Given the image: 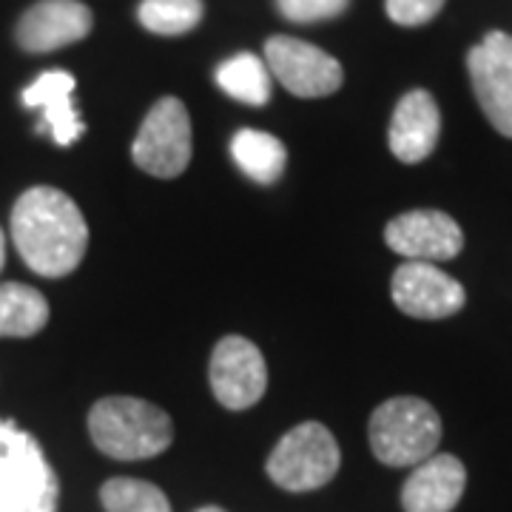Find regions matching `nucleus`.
<instances>
[{
    "label": "nucleus",
    "mask_w": 512,
    "mask_h": 512,
    "mask_svg": "<svg viewBox=\"0 0 512 512\" xmlns=\"http://www.w3.org/2000/svg\"><path fill=\"white\" fill-rule=\"evenodd\" d=\"M12 239L35 274L66 276L86 256L89 225L69 194L37 185L12 208Z\"/></svg>",
    "instance_id": "1"
},
{
    "label": "nucleus",
    "mask_w": 512,
    "mask_h": 512,
    "mask_svg": "<svg viewBox=\"0 0 512 512\" xmlns=\"http://www.w3.org/2000/svg\"><path fill=\"white\" fill-rule=\"evenodd\" d=\"M89 433L100 453L120 461L160 456L174 441V427L165 410L131 396H111L94 404Z\"/></svg>",
    "instance_id": "2"
},
{
    "label": "nucleus",
    "mask_w": 512,
    "mask_h": 512,
    "mask_svg": "<svg viewBox=\"0 0 512 512\" xmlns=\"http://www.w3.org/2000/svg\"><path fill=\"white\" fill-rule=\"evenodd\" d=\"M55 470L40 444L15 421L0 419V512H57Z\"/></svg>",
    "instance_id": "3"
},
{
    "label": "nucleus",
    "mask_w": 512,
    "mask_h": 512,
    "mask_svg": "<svg viewBox=\"0 0 512 512\" xmlns=\"http://www.w3.org/2000/svg\"><path fill=\"white\" fill-rule=\"evenodd\" d=\"M370 450L387 467H413L436 453L441 441L439 413L413 396L390 399L370 416Z\"/></svg>",
    "instance_id": "4"
},
{
    "label": "nucleus",
    "mask_w": 512,
    "mask_h": 512,
    "mask_svg": "<svg viewBox=\"0 0 512 512\" xmlns=\"http://www.w3.org/2000/svg\"><path fill=\"white\" fill-rule=\"evenodd\" d=\"M339 444L325 424L305 421L276 441L268 456V476L288 493H308L325 487L339 470Z\"/></svg>",
    "instance_id": "5"
},
{
    "label": "nucleus",
    "mask_w": 512,
    "mask_h": 512,
    "mask_svg": "<svg viewBox=\"0 0 512 512\" xmlns=\"http://www.w3.org/2000/svg\"><path fill=\"white\" fill-rule=\"evenodd\" d=\"M131 157L151 177L171 180L191 160V120L177 97L157 100L134 137Z\"/></svg>",
    "instance_id": "6"
},
{
    "label": "nucleus",
    "mask_w": 512,
    "mask_h": 512,
    "mask_svg": "<svg viewBox=\"0 0 512 512\" xmlns=\"http://www.w3.org/2000/svg\"><path fill=\"white\" fill-rule=\"evenodd\" d=\"M265 66L288 92L308 100L339 92L345 80L336 57L296 37H271L265 43Z\"/></svg>",
    "instance_id": "7"
},
{
    "label": "nucleus",
    "mask_w": 512,
    "mask_h": 512,
    "mask_svg": "<svg viewBox=\"0 0 512 512\" xmlns=\"http://www.w3.org/2000/svg\"><path fill=\"white\" fill-rule=\"evenodd\" d=\"M467 69L481 111L495 131L512 137V35L490 32L470 49Z\"/></svg>",
    "instance_id": "8"
},
{
    "label": "nucleus",
    "mask_w": 512,
    "mask_h": 512,
    "mask_svg": "<svg viewBox=\"0 0 512 512\" xmlns=\"http://www.w3.org/2000/svg\"><path fill=\"white\" fill-rule=\"evenodd\" d=\"M211 390L228 410L254 407L268 390V367L251 339L225 336L211 353Z\"/></svg>",
    "instance_id": "9"
},
{
    "label": "nucleus",
    "mask_w": 512,
    "mask_h": 512,
    "mask_svg": "<svg viewBox=\"0 0 512 512\" xmlns=\"http://www.w3.org/2000/svg\"><path fill=\"white\" fill-rule=\"evenodd\" d=\"M396 308L416 319H444L464 308L467 293L461 282L439 271L433 262H404L393 274Z\"/></svg>",
    "instance_id": "10"
},
{
    "label": "nucleus",
    "mask_w": 512,
    "mask_h": 512,
    "mask_svg": "<svg viewBox=\"0 0 512 512\" xmlns=\"http://www.w3.org/2000/svg\"><path fill=\"white\" fill-rule=\"evenodd\" d=\"M384 242L390 251L413 262H444L461 254L464 234L450 214L419 208L390 220L384 231Z\"/></svg>",
    "instance_id": "11"
},
{
    "label": "nucleus",
    "mask_w": 512,
    "mask_h": 512,
    "mask_svg": "<svg viewBox=\"0 0 512 512\" xmlns=\"http://www.w3.org/2000/svg\"><path fill=\"white\" fill-rule=\"evenodd\" d=\"M92 9L80 0H40L23 12L15 29V40L23 52L46 55L72 46L92 32Z\"/></svg>",
    "instance_id": "12"
},
{
    "label": "nucleus",
    "mask_w": 512,
    "mask_h": 512,
    "mask_svg": "<svg viewBox=\"0 0 512 512\" xmlns=\"http://www.w3.org/2000/svg\"><path fill=\"white\" fill-rule=\"evenodd\" d=\"M439 134L441 111L433 94L424 89L404 94L390 120V151L407 165L421 163L433 154Z\"/></svg>",
    "instance_id": "13"
},
{
    "label": "nucleus",
    "mask_w": 512,
    "mask_h": 512,
    "mask_svg": "<svg viewBox=\"0 0 512 512\" xmlns=\"http://www.w3.org/2000/svg\"><path fill=\"white\" fill-rule=\"evenodd\" d=\"M467 487V470L456 456H430L404 481V512H453Z\"/></svg>",
    "instance_id": "14"
},
{
    "label": "nucleus",
    "mask_w": 512,
    "mask_h": 512,
    "mask_svg": "<svg viewBox=\"0 0 512 512\" xmlns=\"http://www.w3.org/2000/svg\"><path fill=\"white\" fill-rule=\"evenodd\" d=\"M74 77L69 72H46L32 86L23 89V106L43 111V123L37 131H49L57 146H72L86 131L80 114L74 109Z\"/></svg>",
    "instance_id": "15"
},
{
    "label": "nucleus",
    "mask_w": 512,
    "mask_h": 512,
    "mask_svg": "<svg viewBox=\"0 0 512 512\" xmlns=\"http://www.w3.org/2000/svg\"><path fill=\"white\" fill-rule=\"evenodd\" d=\"M234 163L256 183L271 185L282 177L285 163H288V151L268 131H254V128H242L237 131L234 143H231Z\"/></svg>",
    "instance_id": "16"
},
{
    "label": "nucleus",
    "mask_w": 512,
    "mask_h": 512,
    "mask_svg": "<svg viewBox=\"0 0 512 512\" xmlns=\"http://www.w3.org/2000/svg\"><path fill=\"white\" fill-rule=\"evenodd\" d=\"M46 322L49 302L43 299V293L20 282L0 285V336H35L37 330L46 328Z\"/></svg>",
    "instance_id": "17"
},
{
    "label": "nucleus",
    "mask_w": 512,
    "mask_h": 512,
    "mask_svg": "<svg viewBox=\"0 0 512 512\" xmlns=\"http://www.w3.org/2000/svg\"><path fill=\"white\" fill-rule=\"evenodd\" d=\"M217 83L228 97L245 106H265L271 100V72L251 52L234 55L217 69Z\"/></svg>",
    "instance_id": "18"
},
{
    "label": "nucleus",
    "mask_w": 512,
    "mask_h": 512,
    "mask_svg": "<svg viewBox=\"0 0 512 512\" xmlns=\"http://www.w3.org/2000/svg\"><path fill=\"white\" fill-rule=\"evenodd\" d=\"M137 18L154 35H185L200 26L202 0H143Z\"/></svg>",
    "instance_id": "19"
},
{
    "label": "nucleus",
    "mask_w": 512,
    "mask_h": 512,
    "mask_svg": "<svg viewBox=\"0 0 512 512\" xmlns=\"http://www.w3.org/2000/svg\"><path fill=\"white\" fill-rule=\"evenodd\" d=\"M106 512H171L160 487L140 478H111L100 490Z\"/></svg>",
    "instance_id": "20"
},
{
    "label": "nucleus",
    "mask_w": 512,
    "mask_h": 512,
    "mask_svg": "<svg viewBox=\"0 0 512 512\" xmlns=\"http://www.w3.org/2000/svg\"><path fill=\"white\" fill-rule=\"evenodd\" d=\"M276 6L293 23H316L339 18L350 6V0H276Z\"/></svg>",
    "instance_id": "21"
},
{
    "label": "nucleus",
    "mask_w": 512,
    "mask_h": 512,
    "mask_svg": "<svg viewBox=\"0 0 512 512\" xmlns=\"http://www.w3.org/2000/svg\"><path fill=\"white\" fill-rule=\"evenodd\" d=\"M447 0H387V15L399 26H424L439 15Z\"/></svg>",
    "instance_id": "22"
},
{
    "label": "nucleus",
    "mask_w": 512,
    "mask_h": 512,
    "mask_svg": "<svg viewBox=\"0 0 512 512\" xmlns=\"http://www.w3.org/2000/svg\"><path fill=\"white\" fill-rule=\"evenodd\" d=\"M3 262H6V237L0 231V268H3Z\"/></svg>",
    "instance_id": "23"
},
{
    "label": "nucleus",
    "mask_w": 512,
    "mask_h": 512,
    "mask_svg": "<svg viewBox=\"0 0 512 512\" xmlns=\"http://www.w3.org/2000/svg\"><path fill=\"white\" fill-rule=\"evenodd\" d=\"M197 512H225V510H220V507H202V510Z\"/></svg>",
    "instance_id": "24"
}]
</instances>
